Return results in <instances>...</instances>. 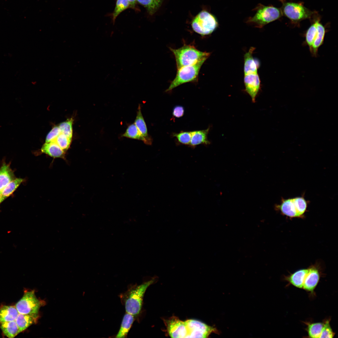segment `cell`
<instances>
[{
    "label": "cell",
    "mask_w": 338,
    "mask_h": 338,
    "mask_svg": "<svg viewBox=\"0 0 338 338\" xmlns=\"http://www.w3.org/2000/svg\"><path fill=\"white\" fill-rule=\"evenodd\" d=\"M170 49L174 56L177 69L202 60L206 61L210 55V53L200 51L190 44H184L177 49Z\"/></svg>",
    "instance_id": "cell-1"
},
{
    "label": "cell",
    "mask_w": 338,
    "mask_h": 338,
    "mask_svg": "<svg viewBox=\"0 0 338 338\" xmlns=\"http://www.w3.org/2000/svg\"><path fill=\"white\" fill-rule=\"evenodd\" d=\"M154 281V279H152L141 284L134 285L127 291L123 300L126 313L134 316L139 314L145 292Z\"/></svg>",
    "instance_id": "cell-2"
},
{
    "label": "cell",
    "mask_w": 338,
    "mask_h": 338,
    "mask_svg": "<svg viewBox=\"0 0 338 338\" xmlns=\"http://www.w3.org/2000/svg\"><path fill=\"white\" fill-rule=\"evenodd\" d=\"M253 10L256 11L255 14L252 17H248L246 23L258 28H261L283 15L280 8L272 5L265 6L260 3Z\"/></svg>",
    "instance_id": "cell-3"
},
{
    "label": "cell",
    "mask_w": 338,
    "mask_h": 338,
    "mask_svg": "<svg viewBox=\"0 0 338 338\" xmlns=\"http://www.w3.org/2000/svg\"><path fill=\"white\" fill-rule=\"evenodd\" d=\"M218 25V20L216 17L205 10L198 13L194 18L191 23L193 31L202 36L211 34Z\"/></svg>",
    "instance_id": "cell-4"
},
{
    "label": "cell",
    "mask_w": 338,
    "mask_h": 338,
    "mask_svg": "<svg viewBox=\"0 0 338 338\" xmlns=\"http://www.w3.org/2000/svg\"><path fill=\"white\" fill-rule=\"evenodd\" d=\"M325 33V28L318 18L315 20L307 30L305 35V43L313 56H317L318 49L323 43Z\"/></svg>",
    "instance_id": "cell-5"
},
{
    "label": "cell",
    "mask_w": 338,
    "mask_h": 338,
    "mask_svg": "<svg viewBox=\"0 0 338 338\" xmlns=\"http://www.w3.org/2000/svg\"><path fill=\"white\" fill-rule=\"evenodd\" d=\"M205 60H202L177 69L176 76L166 92H168L179 86L188 82H195L198 79L200 69Z\"/></svg>",
    "instance_id": "cell-6"
},
{
    "label": "cell",
    "mask_w": 338,
    "mask_h": 338,
    "mask_svg": "<svg viewBox=\"0 0 338 338\" xmlns=\"http://www.w3.org/2000/svg\"><path fill=\"white\" fill-rule=\"evenodd\" d=\"M281 9L283 14L293 23H296L307 19L311 18L315 12L305 7L301 3L282 2Z\"/></svg>",
    "instance_id": "cell-7"
},
{
    "label": "cell",
    "mask_w": 338,
    "mask_h": 338,
    "mask_svg": "<svg viewBox=\"0 0 338 338\" xmlns=\"http://www.w3.org/2000/svg\"><path fill=\"white\" fill-rule=\"evenodd\" d=\"M42 303L36 297L34 291L31 290L25 292L15 306L19 313L38 317Z\"/></svg>",
    "instance_id": "cell-8"
},
{
    "label": "cell",
    "mask_w": 338,
    "mask_h": 338,
    "mask_svg": "<svg viewBox=\"0 0 338 338\" xmlns=\"http://www.w3.org/2000/svg\"><path fill=\"white\" fill-rule=\"evenodd\" d=\"M184 322L187 331V338H207L212 333H219L216 328L196 320L189 319Z\"/></svg>",
    "instance_id": "cell-9"
},
{
    "label": "cell",
    "mask_w": 338,
    "mask_h": 338,
    "mask_svg": "<svg viewBox=\"0 0 338 338\" xmlns=\"http://www.w3.org/2000/svg\"><path fill=\"white\" fill-rule=\"evenodd\" d=\"M168 335L172 338H187V331L184 321L175 316L164 320Z\"/></svg>",
    "instance_id": "cell-10"
},
{
    "label": "cell",
    "mask_w": 338,
    "mask_h": 338,
    "mask_svg": "<svg viewBox=\"0 0 338 338\" xmlns=\"http://www.w3.org/2000/svg\"><path fill=\"white\" fill-rule=\"evenodd\" d=\"M244 82L245 91L251 97L252 102H255L260 85V81L258 73L244 75Z\"/></svg>",
    "instance_id": "cell-11"
},
{
    "label": "cell",
    "mask_w": 338,
    "mask_h": 338,
    "mask_svg": "<svg viewBox=\"0 0 338 338\" xmlns=\"http://www.w3.org/2000/svg\"><path fill=\"white\" fill-rule=\"evenodd\" d=\"M320 278L319 272L316 268L312 267L308 268L302 289L312 293L317 285Z\"/></svg>",
    "instance_id": "cell-12"
},
{
    "label": "cell",
    "mask_w": 338,
    "mask_h": 338,
    "mask_svg": "<svg viewBox=\"0 0 338 338\" xmlns=\"http://www.w3.org/2000/svg\"><path fill=\"white\" fill-rule=\"evenodd\" d=\"M255 48L251 47L244 55V75L258 73L259 64L257 60L254 59L253 53Z\"/></svg>",
    "instance_id": "cell-13"
},
{
    "label": "cell",
    "mask_w": 338,
    "mask_h": 338,
    "mask_svg": "<svg viewBox=\"0 0 338 338\" xmlns=\"http://www.w3.org/2000/svg\"><path fill=\"white\" fill-rule=\"evenodd\" d=\"M16 178L10 163L3 162L0 167V192L9 182Z\"/></svg>",
    "instance_id": "cell-14"
},
{
    "label": "cell",
    "mask_w": 338,
    "mask_h": 338,
    "mask_svg": "<svg viewBox=\"0 0 338 338\" xmlns=\"http://www.w3.org/2000/svg\"><path fill=\"white\" fill-rule=\"evenodd\" d=\"M134 123L141 134L146 139V144L151 145L152 140L148 134L146 125L141 113L140 105H139L138 107L136 116Z\"/></svg>",
    "instance_id": "cell-15"
},
{
    "label": "cell",
    "mask_w": 338,
    "mask_h": 338,
    "mask_svg": "<svg viewBox=\"0 0 338 338\" xmlns=\"http://www.w3.org/2000/svg\"><path fill=\"white\" fill-rule=\"evenodd\" d=\"M41 150L42 153L53 158L64 157L65 152L54 141L45 142Z\"/></svg>",
    "instance_id": "cell-16"
},
{
    "label": "cell",
    "mask_w": 338,
    "mask_h": 338,
    "mask_svg": "<svg viewBox=\"0 0 338 338\" xmlns=\"http://www.w3.org/2000/svg\"><path fill=\"white\" fill-rule=\"evenodd\" d=\"M308 271V269L299 270L286 277L285 279L295 287L302 289Z\"/></svg>",
    "instance_id": "cell-17"
},
{
    "label": "cell",
    "mask_w": 338,
    "mask_h": 338,
    "mask_svg": "<svg viewBox=\"0 0 338 338\" xmlns=\"http://www.w3.org/2000/svg\"><path fill=\"white\" fill-rule=\"evenodd\" d=\"M19 313L15 306L3 305L0 307V323L15 320Z\"/></svg>",
    "instance_id": "cell-18"
},
{
    "label": "cell",
    "mask_w": 338,
    "mask_h": 338,
    "mask_svg": "<svg viewBox=\"0 0 338 338\" xmlns=\"http://www.w3.org/2000/svg\"><path fill=\"white\" fill-rule=\"evenodd\" d=\"M209 128L207 129L192 131V136L189 145L192 147L201 144L208 145L210 142L207 138Z\"/></svg>",
    "instance_id": "cell-19"
},
{
    "label": "cell",
    "mask_w": 338,
    "mask_h": 338,
    "mask_svg": "<svg viewBox=\"0 0 338 338\" xmlns=\"http://www.w3.org/2000/svg\"><path fill=\"white\" fill-rule=\"evenodd\" d=\"M277 208L284 214L289 217H299L293 198L283 199Z\"/></svg>",
    "instance_id": "cell-20"
},
{
    "label": "cell",
    "mask_w": 338,
    "mask_h": 338,
    "mask_svg": "<svg viewBox=\"0 0 338 338\" xmlns=\"http://www.w3.org/2000/svg\"><path fill=\"white\" fill-rule=\"evenodd\" d=\"M134 320V316L126 313L124 315L120 330L116 338H125L127 335Z\"/></svg>",
    "instance_id": "cell-21"
},
{
    "label": "cell",
    "mask_w": 338,
    "mask_h": 338,
    "mask_svg": "<svg viewBox=\"0 0 338 338\" xmlns=\"http://www.w3.org/2000/svg\"><path fill=\"white\" fill-rule=\"evenodd\" d=\"M38 318L37 317L19 313L15 321L18 327L19 332L24 331L30 326L35 323Z\"/></svg>",
    "instance_id": "cell-22"
},
{
    "label": "cell",
    "mask_w": 338,
    "mask_h": 338,
    "mask_svg": "<svg viewBox=\"0 0 338 338\" xmlns=\"http://www.w3.org/2000/svg\"><path fill=\"white\" fill-rule=\"evenodd\" d=\"M0 328L4 335L9 338H13L20 333L15 320L0 323Z\"/></svg>",
    "instance_id": "cell-23"
},
{
    "label": "cell",
    "mask_w": 338,
    "mask_h": 338,
    "mask_svg": "<svg viewBox=\"0 0 338 338\" xmlns=\"http://www.w3.org/2000/svg\"><path fill=\"white\" fill-rule=\"evenodd\" d=\"M24 181V179L18 178L9 182L0 192L3 201L11 195Z\"/></svg>",
    "instance_id": "cell-24"
},
{
    "label": "cell",
    "mask_w": 338,
    "mask_h": 338,
    "mask_svg": "<svg viewBox=\"0 0 338 338\" xmlns=\"http://www.w3.org/2000/svg\"><path fill=\"white\" fill-rule=\"evenodd\" d=\"M122 136L141 140L146 144V139L141 134L134 123L128 126L125 132L122 135Z\"/></svg>",
    "instance_id": "cell-25"
},
{
    "label": "cell",
    "mask_w": 338,
    "mask_h": 338,
    "mask_svg": "<svg viewBox=\"0 0 338 338\" xmlns=\"http://www.w3.org/2000/svg\"><path fill=\"white\" fill-rule=\"evenodd\" d=\"M144 7L151 15L154 14L161 6L163 0H136Z\"/></svg>",
    "instance_id": "cell-26"
},
{
    "label": "cell",
    "mask_w": 338,
    "mask_h": 338,
    "mask_svg": "<svg viewBox=\"0 0 338 338\" xmlns=\"http://www.w3.org/2000/svg\"><path fill=\"white\" fill-rule=\"evenodd\" d=\"M307 325L306 330L309 337L312 338H319L324 323H308Z\"/></svg>",
    "instance_id": "cell-27"
},
{
    "label": "cell",
    "mask_w": 338,
    "mask_h": 338,
    "mask_svg": "<svg viewBox=\"0 0 338 338\" xmlns=\"http://www.w3.org/2000/svg\"><path fill=\"white\" fill-rule=\"evenodd\" d=\"M73 119L71 118L61 123L58 125L61 133L71 138L73 135Z\"/></svg>",
    "instance_id": "cell-28"
},
{
    "label": "cell",
    "mask_w": 338,
    "mask_h": 338,
    "mask_svg": "<svg viewBox=\"0 0 338 338\" xmlns=\"http://www.w3.org/2000/svg\"><path fill=\"white\" fill-rule=\"evenodd\" d=\"M72 138L61 133L52 141L55 142L64 152L69 148Z\"/></svg>",
    "instance_id": "cell-29"
},
{
    "label": "cell",
    "mask_w": 338,
    "mask_h": 338,
    "mask_svg": "<svg viewBox=\"0 0 338 338\" xmlns=\"http://www.w3.org/2000/svg\"><path fill=\"white\" fill-rule=\"evenodd\" d=\"M130 7L128 0H117L116 6L112 15L114 22L122 12Z\"/></svg>",
    "instance_id": "cell-30"
},
{
    "label": "cell",
    "mask_w": 338,
    "mask_h": 338,
    "mask_svg": "<svg viewBox=\"0 0 338 338\" xmlns=\"http://www.w3.org/2000/svg\"><path fill=\"white\" fill-rule=\"evenodd\" d=\"M299 217L302 216L305 213L307 207V203L305 199L302 197L293 198Z\"/></svg>",
    "instance_id": "cell-31"
},
{
    "label": "cell",
    "mask_w": 338,
    "mask_h": 338,
    "mask_svg": "<svg viewBox=\"0 0 338 338\" xmlns=\"http://www.w3.org/2000/svg\"><path fill=\"white\" fill-rule=\"evenodd\" d=\"M173 136L177 138L180 143L189 145L191 139L192 131H182L178 133H174Z\"/></svg>",
    "instance_id": "cell-32"
},
{
    "label": "cell",
    "mask_w": 338,
    "mask_h": 338,
    "mask_svg": "<svg viewBox=\"0 0 338 338\" xmlns=\"http://www.w3.org/2000/svg\"><path fill=\"white\" fill-rule=\"evenodd\" d=\"M330 321V320H327L324 323L319 338H332L334 336L335 333L332 330Z\"/></svg>",
    "instance_id": "cell-33"
},
{
    "label": "cell",
    "mask_w": 338,
    "mask_h": 338,
    "mask_svg": "<svg viewBox=\"0 0 338 338\" xmlns=\"http://www.w3.org/2000/svg\"><path fill=\"white\" fill-rule=\"evenodd\" d=\"M61 133L58 126H54L46 136L45 142L53 141Z\"/></svg>",
    "instance_id": "cell-34"
},
{
    "label": "cell",
    "mask_w": 338,
    "mask_h": 338,
    "mask_svg": "<svg viewBox=\"0 0 338 338\" xmlns=\"http://www.w3.org/2000/svg\"><path fill=\"white\" fill-rule=\"evenodd\" d=\"M184 111V108L182 106L177 105L173 109L172 115L176 118H180L183 115Z\"/></svg>",
    "instance_id": "cell-35"
},
{
    "label": "cell",
    "mask_w": 338,
    "mask_h": 338,
    "mask_svg": "<svg viewBox=\"0 0 338 338\" xmlns=\"http://www.w3.org/2000/svg\"><path fill=\"white\" fill-rule=\"evenodd\" d=\"M130 3V7L132 8H135L136 7V0H128Z\"/></svg>",
    "instance_id": "cell-36"
},
{
    "label": "cell",
    "mask_w": 338,
    "mask_h": 338,
    "mask_svg": "<svg viewBox=\"0 0 338 338\" xmlns=\"http://www.w3.org/2000/svg\"><path fill=\"white\" fill-rule=\"evenodd\" d=\"M3 200L2 198V196L0 192V204L3 201Z\"/></svg>",
    "instance_id": "cell-37"
}]
</instances>
